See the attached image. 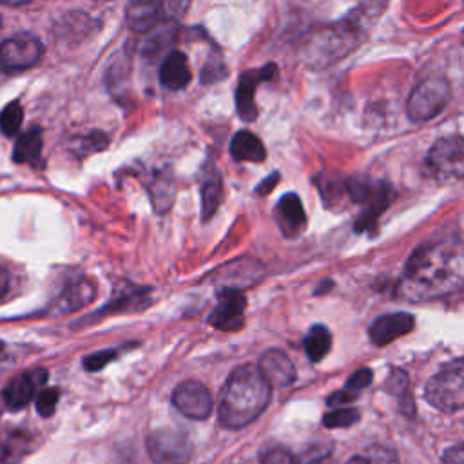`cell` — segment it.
Wrapping results in <instances>:
<instances>
[{"label":"cell","instance_id":"836d02e7","mask_svg":"<svg viewBox=\"0 0 464 464\" xmlns=\"http://www.w3.org/2000/svg\"><path fill=\"white\" fill-rule=\"evenodd\" d=\"M372 370H368V368H359V370H355L352 375H350V379L346 381V390L348 392H359V390H362V388H368L370 386V382H372Z\"/></svg>","mask_w":464,"mask_h":464},{"label":"cell","instance_id":"8d00e7d4","mask_svg":"<svg viewBox=\"0 0 464 464\" xmlns=\"http://www.w3.org/2000/svg\"><path fill=\"white\" fill-rule=\"evenodd\" d=\"M277 181H279V174L277 172H274V174H270L268 178H265L259 185H257V188H256V192L259 194V196H266L276 185H277Z\"/></svg>","mask_w":464,"mask_h":464},{"label":"cell","instance_id":"4dcf8cb0","mask_svg":"<svg viewBox=\"0 0 464 464\" xmlns=\"http://www.w3.org/2000/svg\"><path fill=\"white\" fill-rule=\"evenodd\" d=\"M384 388L386 392L393 393V395H399L401 401L404 402L406 401V392H408V375L402 372V370H392L386 382H384Z\"/></svg>","mask_w":464,"mask_h":464},{"label":"cell","instance_id":"b9f144b4","mask_svg":"<svg viewBox=\"0 0 464 464\" xmlns=\"http://www.w3.org/2000/svg\"><path fill=\"white\" fill-rule=\"evenodd\" d=\"M346 464H370V459L361 457V455H355V457H352Z\"/></svg>","mask_w":464,"mask_h":464},{"label":"cell","instance_id":"83f0119b","mask_svg":"<svg viewBox=\"0 0 464 464\" xmlns=\"http://www.w3.org/2000/svg\"><path fill=\"white\" fill-rule=\"evenodd\" d=\"M359 420V411L355 408H337L323 417L326 428H348Z\"/></svg>","mask_w":464,"mask_h":464},{"label":"cell","instance_id":"d6a6232c","mask_svg":"<svg viewBox=\"0 0 464 464\" xmlns=\"http://www.w3.org/2000/svg\"><path fill=\"white\" fill-rule=\"evenodd\" d=\"M261 464H299V460L285 448H272L261 455Z\"/></svg>","mask_w":464,"mask_h":464},{"label":"cell","instance_id":"44dd1931","mask_svg":"<svg viewBox=\"0 0 464 464\" xmlns=\"http://www.w3.org/2000/svg\"><path fill=\"white\" fill-rule=\"evenodd\" d=\"M36 373H22L7 382L2 392V399L9 410H22L33 399L34 388L38 384Z\"/></svg>","mask_w":464,"mask_h":464},{"label":"cell","instance_id":"ba28073f","mask_svg":"<svg viewBox=\"0 0 464 464\" xmlns=\"http://www.w3.org/2000/svg\"><path fill=\"white\" fill-rule=\"evenodd\" d=\"M426 161L431 172L442 179H464V136L437 140Z\"/></svg>","mask_w":464,"mask_h":464},{"label":"cell","instance_id":"cb8c5ba5","mask_svg":"<svg viewBox=\"0 0 464 464\" xmlns=\"http://www.w3.org/2000/svg\"><path fill=\"white\" fill-rule=\"evenodd\" d=\"M332 348V334L323 324H314L304 337V350L310 361L319 362Z\"/></svg>","mask_w":464,"mask_h":464},{"label":"cell","instance_id":"4316f807","mask_svg":"<svg viewBox=\"0 0 464 464\" xmlns=\"http://www.w3.org/2000/svg\"><path fill=\"white\" fill-rule=\"evenodd\" d=\"M174 199V185L170 178H161L154 181L152 188V201L158 212H167Z\"/></svg>","mask_w":464,"mask_h":464},{"label":"cell","instance_id":"7bdbcfd3","mask_svg":"<svg viewBox=\"0 0 464 464\" xmlns=\"http://www.w3.org/2000/svg\"><path fill=\"white\" fill-rule=\"evenodd\" d=\"M334 286V283L332 281H323V285H319L317 288H315V294H324L326 290H330Z\"/></svg>","mask_w":464,"mask_h":464},{"label":"cell","instance_id":"9a60e30c","mask_svg":"<svg viewBox=\"0 0 464 464\" xmlns=\"http://www.w3.org/2000/svg\"><path fill=\"white\" fill-rule=\"evenodd\" d=\"M393 198L392 187L384 181H377L373 187L372 196L364 203L362 214L355 221V232H372L377 227V221L381 214L388 208L390 201Z\"/></svg>","mask_w":464,"mask_h":464},{"label":"cell","instance_id":"484cf974","mask_svg":"<svg viewBox=\"0 0 464 464\" xmlns=\"http://www.w3.org/2000/svg\"><path fill=\"white\" fill-rule=\"evenodd\" d=\"M24 121V109L18 102H11L7 103L2 111H0V130L5 136H14Z\"/></svg>","mask_w":464,"mask_h":464},{"label":"cell","instance_id":"9c48e42d","mask_svg":"<svg viewBox=\"0 0 464 464\" xmlns=\"http://www.w3.org/2000/svg\"><path fill=\"white\" fill-rule=\"evenodd\" d=\"M265 277V266L259 259L243 256L237 259H232L227 265H221L216 274L214 281L221 288H234V290H245L248 286L257 285Z\"/></svg>","mask_w":464,"mask_h":464},{"label":"cell","instance_id":"f1b7e54d","mask_svg":"<svg viewBox=\"0 0 464 464\" xmlns=\"http://www.w3.org/2000/svg\"><path fill=\"white\" fill-rule=\"evenodd\" d=\"M373 187L375 183L368 181L366 178L362 176H352L346 179V190H348V196L352 198V201L355 203H366V199L372 196L373 192Z\"/></svg>","mask_w":464,"mask_h":464},{"label":"cell","instance_id":"4fadbf2b","mask_svg":"<svg viewBox=\"0 0 464 464\" xmlns=\"http://www.w3.org/2000/svg\"><path fill=\"white\" fill-rule=\"evenodd\" d=\"M263 377L272 388H286L295 381V368L290 357L277 348L266 350L257 364Z\"/></svg>","mask_w":464,"mask_h":464},{"label":"cell","instance_id":"2e32d148","mask_svg":"<svg viewBox=\"0 0 464 464\" xmlns=\"http://www.w3.org/2000/svg\"><path fill=\"white\" fill-rule=\"evenodd\" d=\"M192 80L190 65L181 51H170L160 67V83L169 91L185 89Z\"/></svg>","mask_w":464,"mask_h":464},{"label":"cell","instance_id":"60d3db41","mask_svg":"<svg viewBox=\"0 0 464 464\" xmlns=\"http://www.w3.org/2000/svg\"><path fill=\"white\" fill-rule=\"evenodd\" d=\"M31 0H0L2 5H7V7H18V5H25L29 4Z\"/></svg>","mask_w":464,"mask_h":464},{"label":"cell","instance_id":"30bf717a","mask_svg":"<svg viewBox=\"0 0 464 464\" xmlns=\"http://www.w3.org/2000/svg\"><path fill=\"white\" fill-rule=\"evenodd\" d=\"M172 404L185 417L203 420L212 411V395L205 384L198 381H185L174 388Z\"/></svg>","mask_w":464,"mask_h":464},{"label":"cell","instance_id":"ee69618b","mask_svg":"<svg viewBox=\"0 0 464 464\" xmlns=\"http://www.w3.org/2000/svg\"><path fill=\"white\" fill-rule=\"evenodd\" d=\"M2 350H4V344H2V343H0V352H2Z\"/></svg>","mask_w":464,"mask_h":464},{"label":"cell","instance_id":"74e56055","mask_svg":"<svg viewBox=\"0 0 464 464\" xmlns=\"http://www.w3.org/2000/svg\"><path fill=\"white\" fill-rule=\"evenodd\" d=\"M350 401H353V393L348 392L346 388L339 390V392H335V393H332L328 397V404L330 406H339V404H344V402H350Z\"/></svg>","mask_w":464,"mask_h":464},{"label":"cell","instance_id":"5bb4252c","mask_svg":"<svg viewBox=\"0 0 464 464\" xmlns=\"http://www.w3.org/2000/svg\"><path fill=\"white\" fill-rule=\"evenodd\" d=\"M413 315L406 312H395V314H386L377 317L368 330V335L373 344L377 346H386L397 337L408 334L413 330Z\"/></svg>","mask_w":464,"mask_h":464},{"label":"cell","instance_id":"d4e9b609","mask_svg":"<svg viewBox=\"0 0 464 464\" xmlns=\"http://www.w3.org/2000/svg\"><path fill=\"white\" fill-rule=\"evenodd\" d=\"M27 444L22 433H7L0 437V462L13 464L24 455V446Z\"/></svg>","mask_w":464,"mask_h":464},{"label":"cell","instance_id":"ac0fdd59","mask_svg":"<svg viewBox=\"0 0 464 464\" xmlns=\"http://www.w3.org/2000/svg\"><path fill=\"white\" fill-rule=\"evenodd\" d=\"M276 216L281 230L286 236H297L306 225V214L297 194H285L276 205Z\"/></svg>","mask_w":464,"mask_h":464},{"label":"cell","instance_id":"7402d4cb","mask_svg":"<svg viewBox=\"0 0 464 464\" xmlns=\"http://www.w3.org/2000/svg\"><path fill=\"white\" fill-rule=\"evenodd\" d=\"M230 156L236 161L259 163L266 158V149L256 134H252L250 130H239L230 140Z\"/></svg>","mask_w":464,"mask_h":464},{"label":"cell","instance_id":"f35d334b","mask_svg":"<svg viewBox=\"0 0 464 464\" xmlns=\"http://www.w3.org/2000/svg\"><path fill=\"white\" fill-rule=\"evenodd\" d=\"M306 464H335V462H334V460H332V457H330V448H326L324 451H321V450H319V453L310 455Z\"/></svg>","mask_w":464,"mask_h":464},{"label":"cell","instance_id":"8992f818","mask_svg":"<svg viewBox=\"0 0 464 464\" xmlns=\"http://www.w3.org/2000/svg\"><path fill=\"white\" fill-rule=\"evenodd\" d=\"M147 451L156 464H187L194 446L185 431L161 428L147 437Z\"/></svg>","mask_w":464,"mask_h":464},{"label":"cell","instance_id":"d6986e66","mask_svg":"<svg viewBox=\"0 0 464 464\" xmlns=\"http://www.w3.org/2000/svg\"><path fill=\"white\" fill-rule=\"evenodd\" d=\"M199 192H201V214H203V221H207L216 214L223 198V179L219 170L212 163H208L203 170Z\"/></svg>","mask_w":464,"mask_h":464},{"label":"cell","instance_id":"1f68e13d","mask_svg":"<svg viewBox=\"0 0 464 464\" xmlns=\"http://www.w3.org/2000/svg\"><path fill=\"white\" fill-rule=\"evenodd\" d=\"M118 355V350H102V352H94V353H89L85 359H83V368L87 372H100L107 362H111L112 359H116Z\"/></svg>","mask_w":464,"mask_h":464},{"label":"cell","instance_id":"8fae6325","mask_svg":"<svg viewBox=\"0 0 464 464\" xmlns=\"http://www.w3.org/2000/svg\"><path fill=\"white\" fill-rule=\"evenodd\" d=\"M277 72L276 63H266L259 69H252V71H245L237 82V89H236V109L237 114L241 116L243 121H254L257 116V109H256V102H254V94H256V87L261 82L270 80L274 74Z\"/></svg>","mask_w":464,"mask_h":464},{"label":"cell","instance_id":"7a4b0ae2","mask_svg":"<svg viewBox=\"0 0 464 464\" xmlns=\"http://www.w3.org/2000/svg\"><path fill=\"white\" fill-rule=\"evenodd\" d=\"M272 386L263 377L257 366L243 364L228 375L218 417L225 428L239 430L257 419L270 402Z\"/></svg>","mask_w":464,"mask_h":464},{"label":"cell","instance_id":"603a6c76","mask_svg":"<svg viewBox=\"0 0 464 464\" xmlns=\"http://www.w3.org/2000/svg\"><path fill=\"white\" fill-rule=\"evenodd\" d=\"M42 145H44V140H42V130L38 127L25 130L13 147V161L36 165L42 160Z\"/></svg>","mask_w":464,"mask_h":464},{"label":"cell","instance_id":"e575fe53","mask_svg":"<svg viewBox=\"0 0 464 464\" xmlns=\"http://www.w3.org/2000/svg\"><path fill=\"white\" fill-rule=\"evenodd\" d=\"M192 0H161L163 5V13L167 14V18L170 20H179L185 16V13L188 11Z\"/></svg>","mask_w":464,"mask_h":464},{"label":"cell","instance_id":"ffe728a7","mask_svg":"<svg viewBox=\"0 0 464 464\" xmlns=\"http://www.w3.org/2000/svg\"><path fill=\"white\" fill-rule=\"evenodd\" d=\"M161 11V0H129L127 25L136 33H145L158 24Z\"/></svg>","mask_w":464,"mask_h":464},{"label":"cell","instance_id":"52a82bcc","mask_svg":"<svg viewBox=\"0 0 464 464\" xmlns=\"http://www.w3.org/2000/svg\"><path fill=\"white\" fill-rule=\"evenodd\" d=\"M44 56V44L33 33H16L0 44V69L25 71Z\"/></svg>","mask_w":464,"mask_h":464},{"label":"cell","instance_id":"5b68a950","mask_svg":"<svg viewBox=\"0 0 464 464\" xmlns=\"http://www.w3.org/2000/svg\"><path fill=\"white\" fill-rule=\"evenodd\" d=\"M451 87L442 76L422 80L406 102V114L411 121H428L439 116L450 103Z\"/></svg>","mask_w":464,"mask_h":464},{"label":"cell","instance_id":"d590c367","mask_svg":"<svg viewBox=\"0 0 464 464\" xmlns=\"http://www.w3.org/2000/svg\"><path fill=\"white\" fill-rule=\"evenodd\" d=\"M444 464H464V442L451 446L442 455Z\"/></svg>","mask_w":464,"mask_h":464},{"label":"cell","instance_id":"6da1fadb","mask_svg":"<svg viewBox=\"0 0 464 464\" xmlns=\"http://www.w3.org/2000/svg\"><path fill=\"white\" fill-rule=\"evenodd\" d=\"M464 285V254L450 243L419 246L404 266L401 294L411 301L433 299Z\"/></svg>","mask_w":464,"mask_h":464},{"label":"cell","instance_id":"3957f363","mask_svg":"<svg viewBox=\"0 0 464 464\" xmlns=\"http://www.w3.org/2000/svg\"><path fill=\"white\" fill-rule=\"evenodd\" d=\"M362 38V27L353 20L321 27L304 40L301 49L303 62L310 67H328L357 49Z\"/></svg>","mask_w":464,"mask_h":464},{"label":"cell","instance_id":"f546056e","mask_svg":"<svg viewBox=\"0 0 464 464\" xmlns=\"http://www.w3.org/2000/svg\"><path fill=\"white\" fill-rule=\"evenodd\" d=\"M58 399H60V392L56 388H45L36 395V411L42 417H51L58 406Z\"/></svg>","mask_w":464,"mask_h":464},{"label":"cell","instance_id":"ab89813d","mask_svg":"<svg viewBox=\"0 0 464 464\" xmlns=\"http://www.w3.org/2000/svg\"><path fill=\"white\" fill-rule=\"evenodd\" d=\"M9 290V274L4 266H0V297Z\"/></svg>","mask_w":464,"mask_h":464},{"label":"cell","instance_id":"277c9868","mask_svg":"<svg viewBox=\"0 0 464 464\" xmlns=\"http://www.w3.org/2000/svg\"><path fill=\"white\" fill-rule=\"evenodd\" d=\"M426 401L446 413L464 408V357L440 368L424 388Z\"/></svg>","mask_w":464,"mask_h":464},{"label":"cell","instance_id":"7c38bea8","mask_svg":"<svg viewBox=\"0 0 464 464\" xmlns=\"http://www.w3.org/2000/svg\"><path fill=\"white\" fill-rule=\"evenodd\" d=\"M246 299L241 290L221 288L218 292V303L208 317V323L219 330H237L243 324Z\"/></svg>","mask_w":464,"mask_h":464},{"label":"cell","instance_id":"e0dca14e","mask_svg":"<svg viewBox=\"0 0 464 464\" xmlns=\"http://www.w3.org/2000/svg\"><path fill=\"white\" fill-rule=\"evenodd\" d=\"M96 295V286L89 279H78L63 288V292L56 297L53 304V314H67L74 310H82L87 306Z\"/></svg>","mask_w":464,"mask_h":464}]
</instances>
